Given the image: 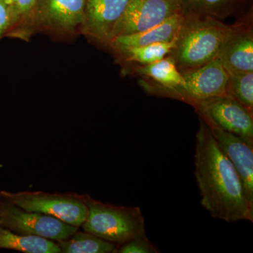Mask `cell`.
<instances>
[{"mask_svg":"<svg viewBox=\"0 0 253 253\" xmlns=\"http://www.w3.org/2000/svg\"><path fill=\"white\" fill-rule=\"evenodd\" d=\"M196 139L194 175L203 207L214 219L227 223L253 222V206L239 175L201 118Z\"/></svg>","mask_w":253,"mask_h":253,"instance_id":"obj_1","label":"cell"},{"mask_svg":"<svg viewBox=\"0 0 253 253\" xmlns=\"http://www.w3.org/2000/svg\"><path fill=\"white\" fill-rule=\"evenodd\" d=\"M231 28L214 18L183 13L169 56L181 73L201 67L217 57Z\"/></svg>","mask_w":253,"mask_h":253,"instance_id":"obj_2","label":"cell"},{"mask_svg":"<svg viewBox=\"0 0 253 253\" xmlns=\"http://www.w3.org/2000/svg\"><path fill=\"white\" fill-rule=\"evenodd\" d=\"M84 0H36L26 17L6 38L29 42L37 34L69 41L81 36Z\"/></svg>","mask_w":253,"mask_h":253,"instance_id":"obj_3","label":"cell"},{"mask_svg":"<svg viewBox=\"0 0 253 253\" xmlns=\"http://www.w3.org/2000/svg\"><path fill=\"white\" fill-rule=\"evenodd\" d=\"M81 196L88 208L83 230L116 245L147 236L140 208L104 204L88 195Z\"/></svg>","mask_w":253,"mask_h":253,"instance_id":"obj_4","label":"cell"},{"mask_svg":"<svg viewBox=\"0 0 253 253\" xmlns=\"http://www.w3.org/2000/svg\"><path fill=\"white\" fill-rule=\"evenodd\" d=\"M8 202L26 211L42 213L80 227L86 220L88 208L77 194H49L43 191H0Z\"/></svg>","mask_w":253,"mask_h":253,"instance_id":"obj_5","label":"cell"},{"mask_svg":"<svg viewBox=\"0 0 253 253\" xmlns=\"http://www.w3.org/2000/svg\"><path fill=\"white\" fill-rule=\"evenodd\" d=\"M0 225L20 235L38 236L54 241L69 239L79 228L48 214L23 210L1 196Z\"/></svg>","mask_w":253,"mask_h":253,"instance_id":"obj_6","label":"cell"},{"mask_svg":"<svg viewBox=\"0 0 253 253\" xmlns=\"http://www.w3.org/2000/svg\"><path fill=\"white\" fill-rule=\"evenodd\" d=\"M182 74V86L161 91L156 96L178 100L193 106L202 100L226 95L229 74L217 58Z\"/></svg>","mask_w":253,"mask_h":253,"instance_id":"obj_7","label":"cell"},{"mask_svg":"<svg viewBox=\"0 0 253 253\" xmlns=\"http://www.w3.org/2000/svg\"><path fill=\"white\" fill-rule=\"evenodd\" d=\"M192 107L208 126H215L253 145V113L227 95L202 100Z\"/></svg>","mask_w":253,"mask_h":253,"instance_id":"obj_8","label":"cell"},{"mask_svg":"<svg viewBox=\"0 0 253 253\" xmlns=\"http://www.w3.org/2000/svg\"><path fill=\"white\" fill-rule=\"evenodd\" d=\"M181 13L182 0H129L113 29L111 41L117 37L146 31Z\"/></svg>","mask_w":253,"mask_h":253,"instance_id":"obj_9","label":"cell"},{"mask_svg":"<svg viewBox=\"0 0 253 253\" xmlns=\"http://www.w3.org/2000/svg\"><path fill=\"white\" fill-rule=\"evenodd\" d=\"M217 58L227 73L253 72L252 8L232 25Z\"/></svg>","mask_w":253,"mask_h":253,"instance_id":"obj_10","label":"cell"},{"mask_svg":"<svg viewBox=\"0 0 253 253\" xmlns=\"http://www.w3.org/2000/svg\"><path fill=\"white\" fill-rule=\"evenodd\" d=\"M129 0H84L81 36L109 46L115 26L126 11Z\"/></svg>","mask_w":253,"mask_h":253,"instance_id":"obj_11","label":"cell"},{"mask_svg":"<svg viewBox=\"0 0 253 253\" xmlns=\"http://www.w3.org/2000/svg\"><path fill=\"white\" fill-rule=\"evenodd\" d=\"M209 127L218 146L235 168L246 197L253 206V145L236 134L215 126Z\"/></svg>","mask_w":253,"mask_h":253,"instance_id":"obj_12","label":"cell"},{"mask_svg":"<svg viewBox=\"0 0 253 253\" xmlns=\"http://www.w3.org/2000/svg\"><path fill=\"white\" fill-rule=\"evenodd\" d=\"M134 71L141 77L139 85L146 93L154 96L161 91L182 86L184 83L182 73L169 55L150 64L139 65Z\"/></svg>","mask_w":253,"mask_h":253,"instance_id":"obj_13","label":"cell"},{"mask_svg":"<svg viewBox=\"0 0 253 253\" xmlns=\"http://www.w3.org/2000/svg\"><path fill=\"white\" fill-rule=\"evenodd\" d=\"M183 13L168 18L158 26L144 31L117 37L109 44L110 49L114 50L126 49L148 45L157 42H168L174 41L180 26Z\"/></svg>","mask_w":253,"mask_h":253,"instance_id":"obj_14","label":"cell"},{"mask_svg":"<svg viewBox=\"0 0 253 253\" xmlns=\"http://www.w3.org/2000/svg\"><path fill=\"white\" fill-rule=\"evenodd\" d=\"M0 249L25 253H61L56 242L33 236H23L0 225Z\"/></svg>","mask_w":253,"mask_h":253,"instance_id":"obj_15","label":"cell"},{"mask_svg":"<svg viewBox=\"0 0 253 253\" xmlns=\"http://www.w3.org/2000/svg\"><path fill=\"white\" fill-rule=\"evenodd\" d=\"M250 0H182L183 13H194L222 21L239 12Z\"/></svg>","mask_w":253,"mask_h":253,"instance_id":"obj_16","label":"cell"},{"mask_svg":"<svg viewBox=\"0 0 253 253\" xmlns=\"http://www.w3.org/2000/svg\"><path fill=\"white\" fill-rule=\"evenodd\" d=\"M56 243L63 253H112L118 246L85 231H78L69 239Z\"/></svg>","mask_w":253,"mask_h":253,"instance_id":"obj_17","label":"cell"},{"mask_svg":"<svg viewBox=\"0 0 253 253\" xmlns=\"http://www.w3.org/2000/svg\"><path fill=\"white\" fill-rule=\"evenodd\" d=\"M174 44V41L168 42H157L136 47L114 50L113 52L119 62L147 65L159 61L169 55Z\"/></svg>","mask_w":253,"mask_h":253,"instance_id":"obj_18","label":"cell"},{"mask_svg":"<svg viewBox=\"0 0 253 253\" xmlns=\"http://www.w3.org/2000/svg\"><path fill=\"white\" fill-rule=\"evenodd\" d=\"M226 94L253 113V72L228 73Z\"/></svg>","mask_w":253,"mask_h":253,"instance_id":"obj_19","label":"cell"},{"mask_svg":"<svg viewBox=\"0 0 253 253\" xmlns=\"http://www.w3.org/2000/svg\"><path fill=\"white\" fill-rule=\"evenodd\" d=\"M36 1V0H9V27L6 33L26 17Z\"/></svg>","mask_w":253,"mask_h":253,"instance_id":"obj_20","label":"cell"},{"mask_svg":"<svg viewBox=\"0 0 253 253\" xmlns=\"http://www.w3.org/2000/svg\"><path fill=\"white\" fill-rule=\"evenodd\" d=\"M157 247L149 241L147 236L129 240L124 244L118 245L116 253H158Z\"/></svg>","mask_w":253,"mask_h":253,"instance_id":"obj_21","label":"cell"},{"mask_svg":"<svg viewBox=\"0 0 253 253\" xmlns=\"http://www.w3.org/2000/svg\"><path fill=\"white\" fill-rule=\"evenodd\" d=\"M9 27V0H0V39L4 38Z\"/></svg>","mask_w":253,"mask_h":253,"instance_id":"obj_22","label":"cell"}]
</instances>
